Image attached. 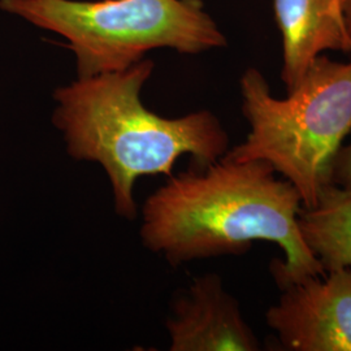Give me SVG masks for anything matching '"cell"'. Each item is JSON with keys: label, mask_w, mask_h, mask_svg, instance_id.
I'll return each mask as SVG.
<instances>
[{"label": "cell", "mask_w": 351, "mask_h": 351, "mask_svg": "<svg viewBox=\"0 0 351 351\" xmlns=\"http://www.w3.org/2000/svg\"><path fill=\"white\" fill-rule=\"evenodd\" d=\"M301 210L298 191L269 164L223 156L169 176L143 203L139 236L172 267L275 243L284 259L272 262L271 274L281 290L326 275L302 239Z\"/></svg>", "instance_id": "cell-1"}, {"label": "cell", "mask_w": 351, "mask_h": 351, "mask_svg": "<svg viewBox=\"0 0 351 351\" xmlns=\"http://www.w3.org/2000/svg\"><path fill=\"white\" fill-rule=\"evenodd\" d=\"M155 64L150 59L124 71L84 77L53 91L52 124L66 154L77 162L101 165L108 178L114 213L136 221L134 186L143 176H172L189 155L203 168L226 156L229 136L211 111L164 117L142 101V88Z\"/></svg>", "instance_id": "cell-2"}, {"label": "cell", "mask_w": 351, "mask_h": 351, "mask_svg": "<svg viewBox=\"0 0 351 351\" xmlns=\"http://www.w3.org/2000/svg\"><path fill=\"white\" fill-rule=\"evenodd\" d=\"M239 86L250 130L226 158L269 164L298 191L302 207H313L333 184V165L351 133V60L319 56L285 98H276L255 68Z\"/></svg>", "instance_id": "cell-3"}, {"label": "cell", "mask_w": 351, "mask_h": 351, "mask_svg": "<svg viewBox=\"0 0 351 351\" xmlns=\"http://www.w3.org/2000/svg\"><path fill=\"white\" fill-rule=\"evenodd\" d=\"M0 10L62 36L80 78L124 71L156 49L197 55L226 45L202 0H0Z\"/></svg>", "instance_id": "cell-4"}, {"label": "cell", "mask_w": 351, "mask_h": 351, "mask_svg": "<svg viewBox=\"0 0 351 351\" xmlns=\"http://www.w3.org/2000/svg\"><path fill=\"white\" fill-rule=\"evenodd\" d=\"M265 313L285 351H351V267L281 289Z\"/></svg>", "instance_id": "cell-5"}, {"label": "cell", "mask_w": 351, "mask_h": 351, "mask_svg": "<svg viewBox=\"0 0 351 351\" xmlns=\"http://www.w3.org/2000/svg\"><path fill=\"white\" fill-rule=\"evenodd\" d=\"M171 351H259L262 343L217 274L197 276L171 302Z\"/></svg>", "instance_id": "cell-6"}, {"label": "cell", "mask_w": 351, "mask_h": 351, "mask_svg": "<svg viewBox=\"0 0 351 351\" xmlns=\"http://www.w3.org/2000/svg\"><path fill=\"white\" fill-rule=\"evenodd\" d=\"M282 38L281 78L291 90L326 51L351 52L342 0H274Z\"/></svg>", "instance_id": "cell-7"}, {"label": "cell", "mask_w": 351, "mask_h": 351, "mask_svg": "<svg viewBox=\"0 0 351 351\" xmlns=\"http://www.w3.org/2000/svg\"><path fill=\"white\" fill-rule=\"evenodd\" d=\"M302 239L326 272L351 267V186L328 185L298 216Z\"/></svg>", "instance_id": "cell-8"}, {"label": "cell", "mask_w": 351, "mask_h": 351, "mask_svg": "<svg viewBox=\"0 0 351 351\" xmlns=\"http://www.w3.org/2000/svg\"><path fill=\"white\" fill-rule=\"evenodd\" d=\"M332 182L343 188L351 186V142L343 145L339 150L333 165Z\"/></svg>", "instance_id": "cell-9"}, {"label": "cell", "mask_w": 351, "mask_h": 351, "mask_svg": "<svg viewBox=\"0 0 351 351\" xmlns=\"http://www.w3.org/2000/svg\"><path fill=\"white\" fill-rule=\"evenodd\" d=\"M342 20L351 49V0H342Z\"/></svg>", "instance_id": "cell-10"}]
</instances>
